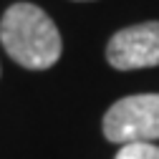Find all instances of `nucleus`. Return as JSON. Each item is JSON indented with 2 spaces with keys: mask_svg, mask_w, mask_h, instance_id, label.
Returning a JSON list of instances; mask_svg holds the SVG:
<instances>
[{
  "mask_svg": "<svg viewBox=\"0 0 159 159\" xmlns=\"http://www.w3.org/2000/svg\"><path fill=\"white\" fill-rule=\"evenodd\" d=\"M0 43L18 66L30 71L51 68L61 58V33L33 3H15L0 18Z\"/></svg>",
  "mask_w": 159,
  "mask_h": 159,
  "instance_id": "nucleus-1",
  "label": "nucleus"
},
{
  "mask_svg": "<svg viewBox=\"0 0 159 159\" xmlns=\"http://www.w3.org/2000/svg\"><path fill=\"white\" fill-rule=\"evenodd\" d=\"M104 136L114 144H149L159 139V93L119 98L104 114Z\"/></svg>",
  "mask_w": 159,
  "mask_h": 159,
  "instance_id": "nucleus-2",
  "label": "nucleus"
},
{
  "mask_svg": "<svg viewBox=\"0 0 159 159\" xmlns=\"http://www.w3.org/2000/svg\"><path fill=\"white\" fill-rule=\"evenodd\" d=\"M106 61L119 71L159 66V20L116 30L106 46Z\"/></svg>",
  "mask_w": 159,
  "mask_h": 159,
  "instance_id": "nucleus-3",
  "label": "nucleus"
},
{
  "mask_svg": "<svg viewBox=\"0 0 159 159\" xmlns=\"http://www.w3.org/2000/svg\"><path fill=\"white\" fill-rule=\"evenodd\" d=\"M116 159H159V147L149 144H124Z\"/></svg>",
  "mask_w": 159,
  "mask_h": 159,
  "instance_id": "nucleus-4",
  "label": "nucleus"
}]
</instances>
